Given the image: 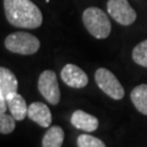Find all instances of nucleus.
<instances>
[{
  "mask_svg": "<svg viewBox=\"0 0 147 147\" xmlns=\"http://www.w3.org/2000/svg\"><path fill=\"white\" fill-rule=\"evenodd\" d=\"M78 147H106L105 143L100 138L88 135V134H82L76 140Z\"/></svg>",
  "mask_w": 147,
  "mask_h": 147,
  "instance_id": "obj_15",
  "label": "nucleus"
},
{
  "mask_svg": "<svg viewBox=\"0 0 147 147\" xmlns=\"http://www.w3.org/2000/svg\"><path fill=\"white\" fill-rule=\"evenodd\" d=\"M19 83L16 75L9 69L0 68V104H5V98L10 94L18 93Z\"/></svg>",
  "mask_w": 147,
  "mask_h": 147,
  "instance_id": "obj_9",
  "label": "nucleus"
},
{
  "mask_svg": "<svg viewBox=\"0 0 147 147\" xmlns=\"http://www.w3.org/2000/svg\"><path fill=\"white\" fill-rule=\"evenodd\" d=\"M5 46L11 53L30 56L39 50L40 42L33 34L26 32H16L7 36Z\"/></svg>",
  "mask_w": 147,
  "mask_h": 147,
  "instance_id": "obj_3",
  "label": "nucleus"
},
{
  "mask_svg": "<svg viewBox=\"0 0 147 147\" xmlns=\"http://www.w3.org/2000/svg\"><path fill=\"white\" fill-rule=\"evenodd\" d=\"M64 141V132L59 125L48 127L42 140V147H61Z\"/></svg>",
  "mask_w": 147,
  "mask_h": 147,
  "instance_id": "obj_12",
  "label": "nucleus"
},
{
  "mask_svg": "<svg viewBox=\"0 0 147 147\" xmlns=\"http://www.w3.org/2000/svg\"><path fill=\"white\" fill-rule=\"evenodd\" d=\"M133 61L144 68H147V39L137 44L132 51Z\"/></svg>",
  "mask_w": 147,
  "mask_h": 147,
  "instance_id": "obj_14",
  "label": "nucleus"
},
{
  "mask_svg": "<svg viewBox=\"0 0 147 147\" xmlns=\"http://www.w3.org/2000/svg\"><path fill=\"white\" fill-rule=\"evenodd\" d=\"M27 117L34 121L35 123L39 124L42 127H50L53 116L46 104H42L40 101H35L28 106Z\"/></svg>",
  "mask_w": 147,
  "mask_h": 147,
  "instance_id": "obj_8",
  "label": "nucleus"
},
{
  "mask_svg": "<svg viewBox=\"0 0 147 147\" xmlns=\"http://www.w3.org/2000/svg\"><path fill=\"white\" fill-rule=\"evenodd\" d=\"M71 123L74 127L84 132H94L98 127V119L83 110L74 111L71 116Z\"/></svg>",
  "mask_w": 147,
  "mask_h": 147,
  "instance_id": "obj_11",
  "label": "nucleus"
},
{
  "mask_svg": "<svg viewBox=\"0 0 147 147\" xmlns=\"http://www.w3.org/2000/svg\"><path fill=\"white\" fill-rule=\"evenodd\" d=\"M107 10L115 21L124 26L131 25L136 20V12L127 0H108Z\"/></svg>",
  "mask_w": 147,
  "mask_h": 147,
  "instance_id": "obj_6",
  "label": "nucleus"
},
{
  "mask_svg": "<svg viewBox=\"0 0 147 147\" xmlns=\"http://www.w3.org/2000/svg\"><path fill=\"white\" fill-rule=\"evenodd\" d=\"M82 20L87 32L95 38L104 39L110 35L111 23L109 18L99 8L89 7L85 9Z\"/></svg>",
  "mask_w": 147,
  "mask_h": 147,
  "instance_id": "obj_2",
  "label": "nucleus"
},
{
  "mask_svg": "<svg viewBox=\"0 0 147 147\" xmlns=\"http://www.w3.org/2000/svg\"><path fill=\"white\" fill-rule=\"evenodd\" d=\"M5 14L11 25L20 28H37L42 25V11L31 0H3Z\"/></svg>",
  "mask_w": 147,
  "mask_h": 147,
  "instance_id": "obj_1",
  "label": "nucleus"
},
{
  "mask_svg": "<svg viewBox=\"0 0 147 147\" xmlns=\"http://www.w3.org/2000/svg\"><path fill=\"white\" fill-rule=\"evenodd\" d=\"M61 79L64 84L72 88H83L88 84V76L84 71L78 65L69 63L61 70Z\"/></svg>",
  "mask_w": 147,
  "mask_h": 147,
  "instance_id": "obj_7",
  "label": "nucleus"
},
{
  "mask_svg": "<svg viewBox=\"0 0 147 147\" xmlns=\"http://www.w3.org/2000/svg\"><path fill=\"white\" fill-rule=\"evenodd\" d=\"M96 84L110 98L120 100L124 97V88L116 75L106 68H99L95 72Z\"/></svg>",
  "mask_w": 147,
  "mask_h": 147,
  "instance_id": "obj_4",
  "label": "nucleus"
},
{
  "mask_svg": "<svg viewBox=\"0 0 147 147\" xmlns=\"http://www.w3.org/2000/svg\"><path fill=\"white\" fill-rule=\"evenodd\" d=\"M38 90L49 104L51 105L59 104L61 94H60L57 75L53 70H45L39 75Z\"/></svg>",
  "mask_w": 147,
  "mask_h": 147,
  "instance_id": "obj_5",
  "label": "nucleus"
},
{
  "mask_svg": "<svg viewBox=\"0 0 147 147\" xmlns=\"http://www.w3.org/2000/svg\"><path fill=\"white\" fill-rule=\"evenodd\" d=\"M5 101H7L8 109L11 112V116L16 121H23L27 117L28 106L25 99L22 97V95H20L19 93L10 94L5 98Z\"/></svg>",
  "mask_w": 147,
  "mask_h": 147,
  "instance_id": "obj_10",
  "label": "nucleus"
},
{
  "mask_svg": "<svg viewBox=\"0 0 147 147\" xmlns=\"http://www.w3.org/2000/svg\"><path fill=\"white\" fill-rule=\"evenodd\" d=\"M16 119L10 115L0 113V132L1 134H9L16 129Z\"/></svg>",
  "mask_w": 147,
  "mask_h": 147,
  "instance_id": "obj_16",
  "label": "nucleus"
},
{
  "mask_svg": "<svg viewBox=\"0 0 147 147\" xmlns=\"http://www.w3.org/2000/svg\"><path fill=\"white\" fill-rule=\"evenodd\" d=\"M131 100L137 110L147 116V84L135 86L131 92Z\"/></svg>",
  "mask_w": 147,
  "mask_h": 147,
  "instance_id": "obj_13",
  "label": "nucleus"
}]
</instances>
